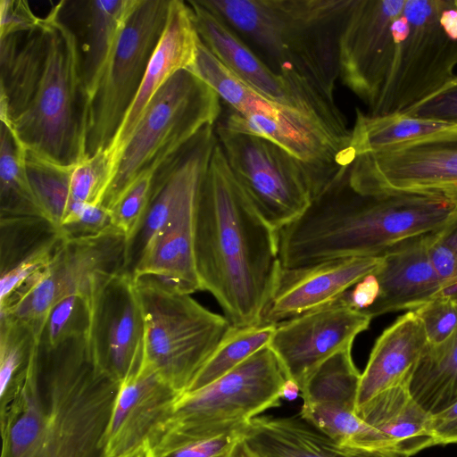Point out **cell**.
<instances>
[{
  "instance_id": "obj_1",
  "label": "cell",
  "mask_w": 457,
  "mask_h": 457,
  "mask_svg": "<svg viewBox=\"0 0 457 457\" xmlns=\"http://www.w3.org/2000/svg\"><path fill=\"white\" fill-rule=\"evenodd\" d=\"M193 242L202 290L232 326L260 324L280 265L278 233L235 182L218 142L196 195Z\"/></svg>"
},
{
  "instance_id": "obj_2",
  "label": "cell",
  "mask_w": 457,
  "mask_h": 457,
  "mask_svg": "<svg viewBox=\"0 0 457 457\" xmlns=\"http://www.w3.org/2000/svg\"><path fill=\"white\" fill-rule=\"evenodd\" d=\"M457 205L412 195H361L346 178L314 198L278 232V259L297 268L349 257H379L395 244L442 228Z\"/></svg>"
},
{
  "instance_id": "obj_3",
  "label": "cell",
  "mask_w": 457,
  "mask_h": 457,
  "mask_svg": "<svg viewBox=\"0 0 457 457\" xmlns=\"http://www.w3.org/2000/svg\"><path fill=\"white\" fill-rule=\"evenodd\" d=\"M276 72L332 104L339 41L354 0H198Z\"/></svg>"
},
{
  "instance_id": "obj_4",
  "label": "cell",
  "mask_w": 457,
  "mask_h": 457,
  "mask_svg": "<svg viewBox=\"0 0 457 457\" xmlns=\"http://www.w3.org/2000/svg\"><path fill=\"white\" fill-rule=\"evenodd\" d=\"M194 74L209 85L228 107L220 126L268 139L306 164L323 193L343 180L353 161L350 139L320 119L271 100L237 77L198 42Z\"/></svg>"
},
{
  "instance_id": "obj_5",
  "label": "cell",
  "mask_w": 457,
  "mask_h": 457,
  "mask_svg": "<svg viewBox=\"0 0 457 457\" xmlns=\"http://www.w3.org/2000/svg\"><path fill=\"white\" fill-rule=\"evenodd\" d=\"M37 370L45 418L37 457H102L120 382L95 363L87 337L38 344Z\"/></svg>"
},
{
  "instance_id": "obj_6",
  "label": "cell",
  "mask_w": 457,
  "mask_h": 457,
  "mask_svg": "<svg viewBox=\"0 0 457 457\" xmlns=\"http://www.w3.org/2000/svg\"><path fill=\"white\" fill-rule=\"evenodd\" d=\"M64 2L42 18L47 48L36 94L21 115L5 122L26 151L62 166H75L87 157V102L78 37L62 21Z\"/></svg>"
},
{
  "instance_id": "obj_7",
  "label": "cell",
  "mask_w": 457,
  "mask_h": 457,
  "mask_svg": "<svg viewBox=\"0 0 457 457\" xmlns=\"http://www.w3.org/2000/svg\"><path fill=\"white\" fill-rule=\"evenodd\" d=\"M145 317L142 364L154 370L179 395L212 357L232 326L189 294L156 278H135Z\"/></svg>"
},
{
  "instance_id": "obj_8",
  "label": "cell",
  "mask_w": 457,
  "mask_h": 457,
  "mask_svg": "<svg viewBox=\"0 0 457 457\" xmlns=\"http://www.w3.org/2000/svg\"><path fill=\"white\" fill-rule=\"evenodd\" d=\"M218 94L189 70L175 73L155 94L124 146L102 205L109 209L143 174L155 172L221 114Z\"/></svg>"
},
{
  "instance_id": "obj_9",
  "label": "cell",
  "mask_w": 457,
  "mask_h": 457,
  "mask_svg": "<svg viewBox=\"0 0 457 457\" xmlns=\"http://www.w3.org/2000/svg\"><path fill=\"white\" fill-rule=\"evenodd\" d=\"M456 65L457 0H405L394 62L369 114L405 111L454 79Z\"/></svg>"
},
{
  "instance_id": "obj_10",
  "label": "cell",
  "mask_w": 457,
  "mask_h": 457,
  "mask_svg": "<svg viewBox=\"0 0 457 457\" xmlns=\"http://www.w3.org/2000/svg\"><path fill=\"white\" fill-rule=\"evenodd\" d=\"M286 380L267 345L212 383L180 395L157 436L193 440L240 430L252 419L280 406Z\"/></svg>"
},
{
  "instance_id": "obj_11",
  "label": "cell",
  "mask_w": 457,
  "mask_h": 457,
  "mask_svg": "<svg viewBox=\"0 0 457 457\" xmlns=\"http://www.w3.org/2000/svg\"><path fill=\"white\" fill-rule=\"evenodd\" d=\"M215 134L235 182L277 233L320 195L312 170L279 145L218 123Z\"/></svg>"
},
{
  "instance_id": "obj_12",
  "label": "cell",
  "mask_w": 457,
  "mask_h": 457,
  "mask_svg": "<svg viewBox=\"0 0 457 457\" xmlns=\"http://www.w3.org/2000/svg\"><path fill=\"white\" fill-rule=\"evenodd\" d=\"M346 181L361 195H420L457 205V126L359 155Z\"/></svg>"
},
{
  "instance_id": "obj_13",
  "label": "cell",
  "mask_w": 457,
  "mask_h": 457,
  "mask_svg": "<svg viewBox=\"0 0 457 457\" xmlns=\"http://www.w3.org/2000/svg\"><path fill=\"white\" fill-rule=\"evenodd\" d=\"M170 0H138L87 111L86 153L110 145L141 86L165 28Z\"/></svg>"
},
{
  "instance_id": "obj_14",
  "label": "cell",
  "mask_w": 457,
  "mask_h": 457,
  "mask_svg": "<svg viewBox=\"0 0 457 457\" xmlns=\"http://www.w3.org/2000/svg\"><path fill=\"white\" fill-rule=\"evenodd\" d=\"M127 237L116 228L96 237L65 239L50 264L0 303V314L28 324L40 339L49 310L72 295L90 296L100 275L124 270Z\"/></svg>"
},
{
  "instance_id": "obj_15",
  "label": "cell",
  "mask_w": 457,
  "mask_h": 457,
  "mask_svg": "<svg viewBox=\"0 0 457 457\" xmlns=\"http://www.w3.org/2000/svg\"><path fill=\"white\" fill-rule=\"evenodd\" d=\"M89 300L91 356L120 382L138 370L144 355L145 317L135 279L124 270L100 275Z\"/></svg>"
},
{
  "instance_id": "obj_16",
  "label": "cell",
  "mask_w": 457,
  "mask_h": 457,
  "mask_svg": "<svg viewBox=\"0 0 457 457\" xmlns=\"http://www.w3.org/2000/svg\"><path fill=\"white\" fill-rule=\"evenodd\" d=\"M405 0H354L339 41V79L375 107L396 50L397 21Z\"/></svg>"
},
{
  "instance_id": "obj_17",
  "label": "cell",
  "mask_w": 457,
  "mask_h": 457,
  "mask_svg": "<svg viewBox=\"0 0 457 457\" xmlns=\"http://www.w3.org/2000/svg\"><path fill=\"white\" fill-rule=\"evenodd\" d=\"M187 4L200 40L237 77L266 97L320 119L337 134L345 131L346 121L337 104L276 72L223 19L198 0Z\"/></svg>"
},
{
  "instance_id": "obj_18",
  "label": "cell",
  "mask_w": 457,
  "mask_h": 457,
  "mask_svg": "<svg viewBox=\"0 0 457 457\" xmlns=\"http://www.w3.org/2000/svg\"><path fill=\"white\" fill-rule=\"evenodd\" d=\"M361 373L352 348L324 361L300 390V415L339 445L395 453L394 442L355 413Z\"/></svg>"
},
{
  "instance_id": "obj_19",
  "label": "cell",
  "mask_w": 457,
  "mask_h": 457,
  "mask_svg": "<svg viewBox=\"0 0 457 457\" xmlns=\"http://www.w3.org/2000/svg\"><path fill=\"white\" fill-rule=\"evenodd\" d=\"M371 317L340 298L276 325L268 346L278 358L286 378L300 388L328 358L353 347L369 328Z\"/></svg>"
},
{
  "instance_id": "obj_20",
  "label": "cell",
  "mask_w": 457,
  "mask_h": 457,
  "mask_svg": "<svg viewBox=\"0 0 457 457\" xmlns=\"http://www.w3.org/2000/svg\"><path fill=\"white\" fill-rule=\"evenodd\" d=\"M383 257H349L284 268L279 265L260 324L277 325L327 305L365 277L375 273Z\"/></svg>"
},
{
  "instance_id": "obj_21",
  "label": "cell",
  "mask_w": 457,
  "mask_h": 457,
  "mask_svg": "<svg viewBox=\"0 0 457 457\" xmlns=\"http://www.w3.org/2000/svg\"><path fill=\"white\" fill-rule=\"evenodd\" d=\"M154 370L141 363L120 381L101 441L102 457H120L151 442L170 418L179 396Z\"/></svg>"
},
{
  "instance_id": "obj_22",
  "label": "cell",
  "mask_w": 457,
  "mask_h": 457,
  "mask_svg": "<svg viewBox=\"0 0 457 457\" xmlns=\"http://www.w3.org/2000/svg\"><path fill=\"white\" fill-rule=\"evenodd\" d=\"M199 40L187 2L170 0L165 28L139 90L108 146L117 166L124 146L155 94L175 73L193 66Z\"/></svg>"
},
{
  "instance_id": "obj_23",
  "label": "cell",
  "mask_w": 457,
  "mask_h": 457,
  "mask_svg": "<svg viewBox=\"0 0 457 457\" xmlns=\"http://www.w3.org/2000/svg\"><path fill=\"white\" fill-rule=\"evenodd\" d=\"M426 235L390 247L375 272L379 285L376 302L363 312L371 319L388 312L414 311L439 296L442 282L428 253Z\"/></svg>"
},
{
  "instance_id": "obj_24",
  "label": "cell",
  "mask_w": 457,
  "mask_h": 457,
  "mask_svg": "<svg viewBox=\"0 0 457 457\" xmlns=\"http://www.w3.org/2000/svg\"><path fill=\"white\" fill-rule=\"evenodd\" d=\"M203 179L184 195L169 221L150 242L132 273L134 279L151 276L189 295L202 290L195 263L193 220Z\"/></svg>"
},
{
  "instance_id": "obj_25",
  "label": "cell",
  "mask_w": 457,
  "mask_h": 457,
  "mask_svg": "<svg viewBox=\"0 0 457 457\" xmlns=\"http://www.w3.org/2000/svg\"><path fill=\"white\" fill-rule=\"evenodd\" d=\"M239 432L262 457H404L394 452L339 445L299 412L283 417L260 415L252 419Z\"/></svg>"
},
{
  "instance_id": "obj_26",
  "label": "cell",
  "mask_w": 457,
  "mask_h": 457,
  "mask_svg": "<svg viewBox=\"0 0 457 457\" xmlns=\"http://www.w3.org/2000/svg\"><path fill=\"white\" fill-rule=\"evenodd\" d=\"M428 347L424 326L414 311L400 316L373 345L361 374L355 411L380 392L411 380Z\"/></svg>"
},
{
  "instance_id": "obj_27",
  "label": "cell",
  "mask_w": 457,
  "mask_h": 457,
  "mask_svg": "<svg viewBox=\"0 0 457 457\" xmlns=\"http://www.w3.org/2000/svg\"><path fill=\"white\" fill-rule=\"evenodd\" d=\"M47 48L40 18L37 28L0 38V120L11 122L31 103L41 79Z\"/></svg>"
},
{
  "instance_id": "obj_28",
  "label": "cell",
  "mask_w": 457,
  "mask_h": 457,
  "mask_svg": "<svg viewBox=\"0 0 457 457\" xmlns=\"http://www.w3.org/2000/svg\"><path fill=\"white\" fill-rule=\"evenodd\" d=\"M410 381L380 392L355 411L364 422L390 438L395 453L404 457L436 445L430 429L431 414L412 396Z\"/></svg>"
},
{
  "instance_id": "obj_29",
  "label": "cell",
  "mask_w": 457,
  "mask_h": 457,
  "mask_svg": "<svg viewBox=\"0 0 457 457\" xmlns=\"http://www.w3.org/2000/svg\"><path fill=\"white\" fill-rule=\"evenodd\" d=\"M38 346L9 393L0 398L1 457H37L45 405L38 379Z\"/></svg>"
},
{
  "instance_id": "obj_30",
  "label": "cell",
  "mask_w": 457,
  "mask_h": 457,
  "mask_svg": "<svg viewBox=\"0 0 457 457\" xmlns=\"http://www.w3.org/2000/svg\"><path fill=\"white\" fill-rule=\"evenodd\" d=\"M138 0H97L81 2L83 37L81 84L87 111L118 42L120 35Z\"/></svg>"
},
{
  "instance_id": "obj_31",
  "label": "cell",
  "mask_w": 457,
  "mask_h": 457,
  "mask_svg": "<svg viewBox=\"0 0 457 457\" xmlns=\"http://www.w3.org/2000/svg\"><path fill=\"white\" fill-rule=\"evenodd\" d=\"M410 391L429 414L457 401V332L445 345L428 347L413 370Z\"/></svg>"
},
{
  "instance_id": "obj_32",
  "label": "cell",
  "mask_w": 457,
  "mask_h": 457,
  "mask_svg": "<svg viewBox=\"0 0 457 457\" xmlns=\"http://www.w3.org/2000/svg\"><path fill=\"white\" fill-rule=\"evenodd\" d=\"M451 125L410 117L404 113L370 115L356 109L349 150L353 159L386 146L441 130Z\"/></svg>"
},
{
  "instance_id": "obj_33",
  "label": "cell",
  "mask_w": 457,
  "mask_h": 457,
  "mask_svg": "<svg viewBox=\"0 0 457 457\" xmlns=\"http://www.w3.org/2000/svg\"><path fill=\"white\" fill-rule=\"evenodd\" d=\"M26 150L10 125L0 128V218L45 217L32 192L25 166Z\"/></svg>"
},
{
  "instance_id": "obj_34",
  "label": "cell",
  "mask_w": 457,
  "mask_h": 457,
  "mask_svg": "<svg viewBox=\"0 0 457 457\" xmlns=\"http://www.w3.org/2000/svg\"><path fill=\"white\" fill-rule=\"evenodd\" d=\"M276 325L231 326L212 357L196 375L187 392L217 380L251 355L267 346ZM186 392V393H187Z\"/></svg>"
},
{
  "instance_id": "obj_35",
  "label": "cell",
  "mask_w": 457,
  "mask_h": 457,
  "mask_svg": "<svg viewBox=\"0 0 457 457\" xmlns=\"http://www.w3.org/2000/svg\"><path fill=\"white\" fill-rule=\"evenodd\" d=\"M1 275L64 237L60 228L42 216L0 218Z\"/></svg>"
},
{
  "instance_id": "obj_36",
  "label": "cell",
  "mask_w": 457,
  "mask_h": 457,
  "mask_svg": "<svg viewBox=\"0 0 457 457\" xmlns=\"http://www.w3.org/2000/svg\"><path fill=\"white\" fill-rule=\"evenodd\" d=\"M25 166L44 216L59 228L71 203V175L74 166H62L28 151Z\"/></svg>"
},
{
  "instance_id": "obj_37",
  "label": "cell",
  "mask_w": 457,
  "mask_h": 457,
  "mask_svg": "<svg viewBox=\"0 0 457 457\" xmlns=\"http://www.w3.org/2000/svg\"><path fill=\"white\" fill-rule=\"evenodd\" d=\"M38 343L39 338L28 324L0 314V398L24 373Z\"/></svg>"
},
{
  "instance_id": "obj_38",
  "label": "cell",
  "mask_w": 457,
  "mask_h": 457,
  "mask_svg": "<svg viewBox=\"0 0 457 457\" xmlns=\"http://www.w3.org/2000/svg\"><path fill=\"white\" fill-rule=\"evenodd\" d=\"M90 320L89 297L83 294L70 295L49 310L39 345L51 348L70 339L87 337Z\"/></svg>"
},
{
  "instance_id": "obj_39",
  "label": "cell",
  "mask_w": 457,
  "mask_h": 457,
  "mask_svg": "<svg viewBox=\"0 0 457 457\" xmlns=\"http://www.w3.org/2000/svg\"><path fill=\"white\" fill-rule=\"evenodd\" d=\"M116 170V162L108 147L99 149L93 155L86 157L71 171V201L102 204Z\"/></svg>"
},
{
  "instance_id": "obj_40",
  "label": "cell",
  "mask_w": 457,
  "mask_h": 457,
  "mask_svg": "<svg viewBox=\"0 0 457 457\" xmlns=\"http://www.w3.org/2000/svg\"><path fill=\"white\" fill-rule=\"evenodd\" d=\"M240 436L239 430L193 440L160 434L150 445L153 457H227Z\"/></svg>"
},
{
  "instance_id": "obj_41",
  "label": "cell",
  "mask_w": 457,
  "mask_h": 457,
  "mask_svg": "<svg viewBox=\"0 0 457 457\" xmlns=\"http://www.w3.org/2000/svg\"><path fill=\"white\" fill-rule=\"evenodd\" d=\"M154 172L140 176L108 209L113 227L127 241L136 231L148 204Z\"/></svg>"
},
{
  "instance_id": "obj_42",
  "label": "cell",
  "mask_w": 457,
  "mask_h": 457,
  "mask_svg": "<svg viewBox=\"0 0 457 457\" xmlns=\"http://www.w3.org/2000/svg\"><path fill=\"white\" fill-rule=\"evenodd\" d=\"M421 320L428 345L447 343L457 332V303L445 296H436L414 310Z\"/></svg>"
},
{
  "instance_id": "obj_43",
  "label": "cell",
  "mask_w": 457,
  "mask_h": 457,
  "mask_svg": "<svg viewBox=\"0 0 457 457\" xmlns=\"http://www.w3.org/2000/svg\"><path fill=\"white\" fill-rule=\"evenodd\" d=\"M60 230L66 239L96 237L113 227L109 210L102 204L71 203Z\"/></svg>"
},
{
  "instance_id": "obj_44",
  "label": "cell",
  "mask_w": 457,
  "mask_h": 457,
  "mask_svg": "<svg viewBox=\"0 0 457 457\" xmlns=\"http://www.w3.org/2000/svg\"><path fill=\"white\" fill-rule=\"evenodd\" d=\"M402 113L417 119L457 126V76L438 91Z\"/></svg>"
},
{
  "instance_id": "obj_45",
  "label": "cell",
  "mask_w": 457,
  "mask_h": 457,
  "mask_svg": "<svg viewBox=\"0 0 457 457\" xmlns=\"http://www.w3.org/2000/svg\"><path fill=\"white\" fill-rule=\"evenodd\" d=\"M65 237H62L28 257L9 271L1 275L0 303L4 301L28 278L47 267Z\"/></svg>"
},
{
  "instance_id": "obj_46",
  "label": "cell",
  "mask_w": 457,
  "mask_h": 457,
  "mask_svg": "<svg viewBox=\"0 0 457 457\" xmlns=\"http://www.w3.org/2000/svg\"><path fill=\"white\" fill-rule=\"evenodd\" d=\"M40 17L32 12L24 0L0 1V38L29 31L39 24Z\"/></svg>"
},
{
  "instance_id": "obj_47",
  "label": "cell",
  "mask_w": 457,
  "mask_h": 457,
  "mask_svg": "<svg viewBox=\"0 0 457 457\" xmlns=\"http://www.w3.org/2000/svg\"><path fill=\"white\" fill-rule=\"evenodd\" d=\"M430 429L437 445L457 444V401L431 414Z\"/></svg>"
},
{
  "instance_id": "obj_48",
  "label": "cell",
  "mask_w": 457,
  "mask_h": 457,
  "mask_svg": "<svg viewBox=\"0 0 457 457\" xmlns=\"http://www.w3.org/2000/svg\"><path fill=\"white\" fill-rule=\"evenodd\" d=\"M378 294V281L375 273H372L344 293L339 298L353 308L364 312L376 302Z\"/></svg>"
},
{
  "instance_id": "obj_49",
  "label": "cell",
  "mask_w": 457,
  "mask_h": 457,
  "mask_svg": "<svg viewBox=\"0 0 457 457\" xmlns=\"http://www.w3.org/2000/svg\"><path fill=\"white\" fill-rule=\"evenodd\" d=\"M435 235L443 245L457 253V212L442 228L435 231Z\"/></svg>"
},
{
  "instance_id": "obj_50",
  "label": "cell",
  "mask_w": 457,
  "mask_h": 457,
  "mask_svg": "<svg viewBox=\"0 0 457 457\" xmlns=\"http://www.w3.org/2000/svg\"><path fill=\"white\" fill-rule=\"evenodd\" d=\"M227 457H262L255 452L242 437L233 446Z\"/></svg>"
},
{
  "instance_id": "obj_51",
  "label": "cell",
  "mask_w": 457,
  "mask_h": 457,
  "mask_svg": "<svg viewBox=\"0 0 457 457\" xmlns=\"http://www.w3.org/2000/svg\"><path fill=\"white\" fill-rule=\"evenodd\" d=\"M300 396V388L296 383L290 379H287L281 389L282 400L293 401Z\"/></svg>"
},
{
  "instance_id": "obj_52",
  "label": "cell",
  "mask_w": 457,
  "mask_h": 457,
  "mask_svg": "<svg viewBox=\"0 0 457 457\" xmlns=\"http://www.w3.org/2000/svg\"><path fill=\"white\" fill-rule=\"evenodd\" d=\"M120 457H153L150 442L145 441L141 445L134 448Z\"/></svg>"
}]
</instances>
